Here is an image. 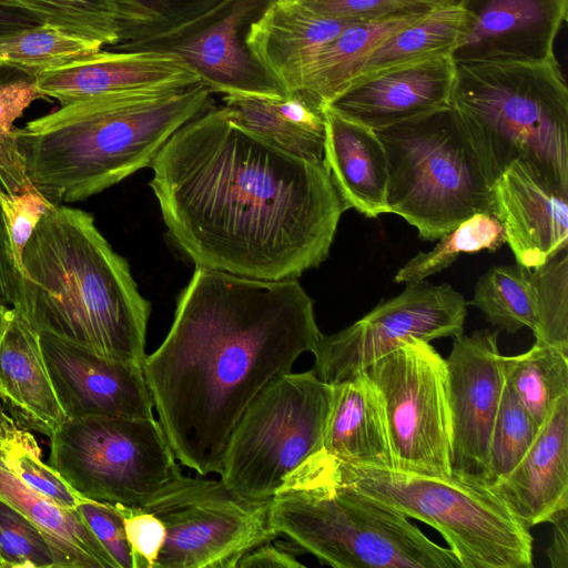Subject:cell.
<instances>
[{
	"instance_id": "74e56055",
	"label": "cell",
	"mask_w": 568,
	"mask_h": 568,
	"mask_svg": "<svg viewBox=\"0 0 568 568\" xmlns=\"http://www.w3.org/2000/svg\"><path fill=\"white\" fill-rule=\"evenodd\" d=\"M534 270L538 284L536 342L568 353V247Z\"/></svg>"
},
{
	"instance_id": "ee69618b",
	"label": "cell",
	"mask_w": 568,
	"mask_h": 568,
	"mask_svg": "<svg viewBox=\"0 0 568 568\" xmlns=\"http://www.w3.org/2000/svg\"><path fill=\"white\" fill-rule=\"evenodd\" d=\"M114 505L123 518L132 568H155L165 541L163 523L140 506Z\"/></svg>"
},
{
	"instance_id": "ba28073f",
	"label": "cell",
	"mask_w": 568,
	"mask_h": 568,
	"mask_svg": "<svg viewBox=\"0 0 568 568\" xmlns=\"http://www.w3.org/2000/svg\"><path fill=\"white\" fill-rule=\"evenodd\" d=\"M387 156L389 213L435 241L476 213L495 214L493 183L452 108L376 131Z\"/></svg>"
},
{
	"instance_id": "1f68e13d",
	"label": "cell",
	"mask_w": 568,
	"mask_h": 568,
	"mask_svg": "<svg viewBox=\"0 0 568 568\" xmlns=\"http://www.w3.org/2000/svg\"><path fill=\"white\" fill-rule=\"evenodd\" d=\"M468 304L508 333L524 327L534 333L538 323V284L534 267L518 263L490 267L478 278Z\"/></svg>"
},
{
	"instance_id": "836d02e7",
	"label": "cell",
	"mask_w": 568,
	"mask_h": 568,
	"mask_svg": "<svg viewBox=\"0 0 568 568\" xmlns=\"http://www.w3.org/2000/svg\"><path fill=\"white\" fill-rule=\"evenodd\" d=\"M428 252H419L395 274L396 283H417L450 266L460 254L496 251L506 243L499 219L493 213H476L438 239Z\"/></svg>"
},
{
	"instance_id": "83f0119b",
	"label": "cell",
	"mask_w": 568,
	"mask_h": 568,
	"mask_svg": "<svg viewBox=\"0 0 568 568\" xmlns=\"http://www.w3.org/2000/svg\"><path fill=\"white\" fill-rule=\"evenodd\" d=\"M427 13L352 21L321 51L301 92L328 104L349 85L377 45Z\"/></svg>"
},
{
	"instance_id": "4fadbf2b",
	"label": "cell",
	"mask_w": 568,
	"mask_h": 568,
	"mask_svg": "<svg viewBox=\"0 0 568 568\" xmlns=\"http://www.w3.org/2000/svg\"><path fill=\"white\" fill-rule=\"evenodd\" d=\"M467 303L449 284L426 281L406 284L397 296L383 301L352 325L322 335L313 355L314 373L335 385L415 337L430 342L464 333Z\"/></svg>"
},
{
	"instance_id": "d4e9b609",
	"label": "cell",
	"mask_w": 568,
	"mask_h": 568,
	"mask_svg": "<svg viewBox=\"0 0 568 568\" xmlns=\"http://www.w3.org/2000/svg\"><path fill=\"white\" fill-rule=\"evenodd\" d=\"M323 450L338 462L394 468L382 394L365 371L333 385Z\"/></svg>"
},
{
	"instance_id": "7dc6e473",
	"label": "cell",
	"mask_w": 568,
	"mask_h": 568,
	"mask_svg": "<svg viewBox=\"0 0 568 568\" xmlns=\"http://www.w3.org/2000/svg\"><path fill=\"white\" fill-rule=\"evenodd\" d=\"M552 537L546 549L552 568H568V510L559 514L552 521Z\"/></svg>"
},
{
	"instance_id": "ac0fdd59",
	"label": "cell",
	"mask_w": 568,
	"mask_h": 568,
	"mask_svg": "<svg viewBox=\"0 0 568 568\" xmlns=\"http://www.w3.org/2000/svg\"><path fill=\"white\" fill-rule=\"evenodd\" d=\"M495 215L516 262L536 267L568 247V187L515 161L493 185Z\"/></svg>"
},
{
	"instance_id": "3957f363",
	"label": "cell",
	"mask_w": 568,
	"mask_h": 568,
	"mask_svg": "<svg viewBox=\"0 0 568 568\" xmlns=\"http://www.w3.org/2000/svg\"><path fill=\"white\" fill-rule=\"evenodd\" d=\"M39 334L143 365L150 303L92 214L53 205L22 253L11 302Z\"/></svg>"
},
{
	"instance_id": "d590c367",
	"label": "cell",
	"mask_w": 568,
	"mask_h": 568,
	"mask_svg": "<svg viewBox=\"0 0 568 568\" xmlns=\"http://www.w3.org/2000/svg\"><path fill=\"white\" fill-rule=\"evenodd\" d=\"M33 435L0 407V458L26 485L58 506L74 509L81 501L64 479L40 458Z\"/></svg>"
},
{
	"instance_id": "8fae6325",
	"label": "cell",
	"mask_w": 568,
	"mask_h": 568,
	"mask_svg": "<svg viewBox=\"0 0 568 568\" xmlns=\"http://www.w3.org/2000/svg\"><path fill=\"white\" fill-rule=\"evenodd\" d=\"M270 501L241 498L221 479L181 474L140 506L165 528L155 568H235L247 551L278 537Z\"/></svg>"
},
{
	"instance_id": "f546056e",
	"label": "cell",
	"mask_w": 568,
	"mask_h": 568,
	"mask_svg": "<svg viewBox=\"0 0 568 568\" xmlns=\"http://www.w3.org/2000/svg\"><path fill=\"white\" fill-rule=\"evenodd\" d=\"M464 23V11L458 2L428 12L377 45L348 87L405 64L452 55L463 34Z\"/></svg>"
},
{
	"instance_id": "f35d334b",
	"label": "cell",
	"mask_w": 568,
	"mask_h": 568,
	"mask_svg": "<svg viewBox=\"0 0 568 568\" xmlns=\"http://www.w3.org/2000/svg\"><path fill=\"white\" fill-rule=\"evenodd\" d=\"M0 559L3 568H58L41 528L1 497Z\"/></svg>"
},
{
	"instance_id": "c3c4849f",
	"label": "cell",
	"mask_w": 568,
	"mask_h": 568,
	"mask_svg": "<svg viewBox=\"0 0 568 568\" xmlns=\"http://www.w3.org/2000/svg\"><path fill=\"white\" fill-rule=\"evenodd\" d=\"M36 24L23 14L0 6V34Z\"/></svg>"
},
{
	"instance_id": "6da1fadb",
	"label": "cell",
	"mask_w": 568,
	"mask_h": 568,
	"mask_svg": "<svg viewBox=\"0 0 568 568\" xmlns=\"http://www.w3.org/2000/svg\"><path fill=\"white\" fill-rule=\"evenodd\" d=\"M168 234L195 266L293 280L329 254L348 210L323 162L286 153L211 108L151 163Z\"/></svg>"
},
{
	"instance_id": "5b68a950",
	"label": "cell",
	"mask_w": 568,
	"mask_h": 568,
	"mask_svg": "<svg viewBox=\"0 0 568 568\" xmlns=\"http://www.w3.org/2000/svg\"><path fill=\"white\" fill-rule=\"evenodd\" d=\"M270 524L334 568H463L407 517L343 484L323 449L284 479Z\"/></svg>"
},
{
	"instance_id": "8d00e7d4",
	"label": "cell",
	"mask_w": 568,
	"mask_h": 568,
	"mask_svg": "<svg viewBox=\"0 0 568 568\" xmlns=\"http://www.w3.org/2000/svg\"><path fill=\"white\" fill-rule=\"evenodd\" d=\"M538 427L505 383L491 429L486 484L491 486L506 477L527 453Z\"/></svg>"
},
{
	"instance_id": "52a82bcc",
	"label": "cell",
	"mask_w": 568,
	"mask_h": 568,
	"mask_svg": "<svg viewBox=\"0 0 568 568\" xmlns=\"http://www.w3.org/2000/svg\"><path fill=\"white\" fill-rule=\"evenodd\" d=\"M331 458L343 484L435 528L463 568L534 566L529 529L489 485L452 475L358 466Z\"/></svg>"
},
{
	"instance_id": "bcb514c9",
	"label": "cell",
	"mask_w": 568,
	"mask_h": 568,
	"mask_svg": "<svg viewBox=\"0 0 568 568\" xmlns=\"http://www.w3.org/2000/svg\"><path fill=\"white\" fill-rule=\"evenodd\" d=\"M16 277L17 268L0 205V306L11 305L16 288Z\"/></svg>"
},
{
	"instance_id": "2e32d148",
	"label": "cell",
	"mask_w": 568,
	"mask_h": 568,
	"mask_svg": "<svg viewBox=\"0 0 568 568\" xmlns=\"http://www.w3.org/2000/svg\"><path fill=\"white\" fill-rule=\"evenodd\" d=\"M40 345L65 417H154L142 365L106 358L48 334H40Z\"/></svg>"
},
{
	"instance_id": "60d3db41",
	"label": "cell",
	"mask_w": 568,
	"mask_h": 568,
	"mask_svg": "<svg viewBox=\"0 0 568 568\" xmlns=\"http://www.w3.org/2000/svg\"><path fill=\"white\" fill-rule=\"evenodd\" d=\"M222 0H130L136 19V39L143 41L211 10ZM131 43V42H129Z\"/></svg>"
},
{
	"instance_id": "30bf717a",
	"label": "cell",
	"mask_w": 568,
	"mask_h": 568,
	"mask_svg": "<svg viewBox=\"0 0 568 568\" xmlns=\"http://www.w3.org/2000/svg\"><path fill=\"white\" fill-rule=\"evenodd\" d=\"M48 465L82 498L124 506L182 474L154 417H67L50 436Z\"/></svg>"
},
{
	"instance_id": "b9f144b4",
	"label": "cell",
	"mask_w": 568,
	"mask_h": 568,
	"mask_svg": "<svg viewBox=\"0 0 568 568\" xmlns=\"http://www.w3.org/2000/svg\"><path fill=\"white\" fill-rule=\"evenodd\" d=\"M0 205L17 272L23 250L42 216L53 206L37 189L9 194L0 186Z\"/></svg>"
},
{
	"instance_id": "ab89813d",
	"label": "cell",
	"mask_w": 568,
	"mask_h": 568,
	"mask_svg": "<svg viewBox=\"0 0 568 568\" xmlns=\"http://www.w3.org/2000/svg\"><path fill=\"white\" fill-rule=\"evenodd\" d=\"M313 10L345 20L386 19L430 12L458 0H300Z\"/></svg>"
},
{
	"instance_id": "4316f807",
	"label": "cell",
	"mask_w": 568,
	"mask_h": 568,
	"mask_svg": "<svg viewBox=\"0 0 568 568\" xmlns=\"http://www.w3.org/2000/svg\"><path fill=\"white\" fill-rule=\"evenodd\" d=\"M0 497L41 528L58 568H118L75 508H62L30 488L1 458Z\"/></svg>"
},
{
	"instance_id": "44dd1931",
	"label": "cell",
	"mask_w": 568,
	"mask_h": 568,
	"mask_svg": "<svg viewBox=\"0 0 568 568\" xmlns=\"http://www.w3.org/2000/svg\"><path fill=\"white\" fill-rule=\"evenodd\" d=\"M490 487L529 530L568 510V395L555 404L521 460Z\"/></svg>"
},
{
	"instance_id": "9a60e30c",
	"label": "cell",
	"mask_w": 568,
	"mask_h": 568,
	"mask_svg": "<svg viewBox=\"0 0 568 568\" xmlns=\"http://www.w3.org/2000/svg\"><path fill=\"white\" fill-rule=\"evenodd\" d=\"M498 332L454 337L446 359L452 417V476L486 484L489 443L505 386Z\"/></svg>"
},
{
	"instance_id": "681fc988",
	"label": "cell",
	"mask_w": 568,
	"mask_h": 568,
	"mask_svg": "<svg viewBox=\"0 0 568 568\" xmlns=\"http://www.w3.org/2000/svg\"><path fill=\"white\" fill-rule=\"evenodd\" d=\"M0 568H3V564H2V561H1V559H0Z\"/></svg>"
},
{
	"instance_id": "d6986e66",
	"label": "cell",
	"mask_w": 568,
	"mask_h": 568,
	"mask_svg": "<svg viewBox=\"0 0 568 568\" xmlns=\"http://www.w3.org/2000/svg\"><path fill=\"white\" fill-rule=\"evenodd\" d=\"M455 75L452 55H437L357 82L326 105L378 131L450 108Z\"/></svg>"
},
{
	"instance_id": "277c9868",
	"label": "cell",
	"mask_w": 568,
	"mask_h": 568,
	"mask_svg": "<svg viewBox=\"0 0 568 568\" xmlns=\"http://www.w3.org/2000/svg\"><path fill=\"white\" fill-rule=\"evenodd\" d=\"M203 84L92 97L16 129L28 178L53 205L83 201L150 166L186 122L211 109Z\"/></svg>"
},
{
	"instance_id": "603a6c76",
	"label": "cell",
	"mask_w": 568,
	"mask_h": 568,
	"mask_svg": "<svg viewBox=\"0 0 568 568\" xmlns=\"http://www.w3.org/2000/svg\"><path fill=\"white\" fill-rule=\"evenodd\" d=\"M0 400L49 437L67 418L45 366L40 334L12 306H0Z\"/></svg>"
},
{
	"instance_id": "e0dca14e",
	"label": "cell",
	"mask_w": 568,
	"mask_h": 568,
	"mask_svg": "<svg viewBox=\"0 0 568 568\" xmlns=\"http://www.w3.org/2000/svg\"><path fill=\"white\" fill-rule=\"evenodd\" d=\"M464 31L452 53L456 63L542 61L555 57L567 21L568 0H458Z\"/></svg>"
},
{
	"instance_id": "9c48e42d",
	"label": "cell",
	"mask_w": 568,
	"mask_h": 568,
	"mask_svg": "<svg viewBox=\"0 0 568 568\" xmlns=\"http://www.w3.org/2000/svg\"><path fill=\"white\" fill-rule=\"evenodd\" d=\"M334 386L314 371L272 378L251 400L226 442L220 479L241 498L271 500L323 439Z\"/></svg>"
},
{
	"instance_id": "f6af8a7d",
	"label": "cell",
	"mask_w": 568,
	"mask_h": 568,
	"mask_svg": "<svg viewBox=\"0 0 568 568\" xmlns=\"http://www.w3.org/2000/svg\"><path fill=\"white\" fill-rule=\"evenodd\" d=\"M239 568H300L304 567L285 547L264 542L247 551L239 561Z\"/></svg>"
},
{
	"instance_id": "4dcf8cb0",
	"label": "cell",
	"mask_w": 568,
	"mask_h": 568,
	"mask_svg": "<svg viewBox=\"0 0 568 568\" xmlns=\"http://www.w3.org/2000/svg\"><path fill=\"white\" fill-rule=\"evenodd\" d=\"M506 384L539 428L555 404L568 395V353L535 342L525 353L504 356Z\"/></svg>"
},
{
	"instance_id": "7c38bea8",
	"label": "cell",
	"mask_w": 568,
	"mask_h": 568,
	"mask_svg": "<svg viewBox=\"0 0 568 568\" xmlns=\"http://www.w3.org/2000/svg\"><path fill=\"white\" fill-rule=\"evenodd\" d=\"M365 372L384 400L394 468L450 476L452 417L446 359L429 342L412 337Z\"/></svg>"
},
{
	"instance_id": "7402d4cb",
	"label": "cell",
	"mask_w": 568,
	"mask_h": 568,
	"mask_svg": "<svg viewBox=\"0 0 568 568\" xmlns=\"http://www.w3.org/2000/svg\"><path fill=\"white\" fill-rule=\"evenodd\" d=\"M352 21L322 14L300 0H276L253 26L247 43L288 97L303 90L321 51Z\"/></svg>"
},
{
	"instance_id": "484cf974",
	"label": "cell",
	"mask_w": 568,
	"mask_h": 568,
	"mask_svg": "<svg viewBox=\"0 0 568 568\" xmlns=\"http://www.w3.org/2000/svg\"><path fill=\"white\" fill-rule=\"evenodd\" d=\"M223 102L230 119L244 130L294 156L323 162L325 105L306 93L288 97L229 94Z\"/></svg>"
},
{
	"instance_id": "7a4b0ae2",
	"label": "cell",
	"mask_w": 568,
	"mask_h": 568,
	"mask_svg": "<svg viewBox=\"0 0 568 568\" xmlns=\"http://www.w3.org/2000/svg\"><path fill=\"white\" fill-rule=\"evenodd\" d=\"M297 278L258 280L195 266L174 320L142 365L176 460L220 474L230 434L257 393L322 337Z\"/></svg>"
},
{
	"instance_id": "7bdbcfd3",
	"label": "cell",
	"mask_w": 568,
	"mask_h": 568,
	"mask_svg": "<svg viewBox=\"0 0 568 568\" xmlns=\"http://www.w3.org/2000/svg\"><path fill=\"white\" fill-rule=\"evenodd\" d=\"M118 568H132L123 518L114 504L82 498L75 507Z\"/></svg>"
},
{
	"instance_id": "e575fe53",
	"label": "cell",
	"mask_w": 568,
	"mask_h": 568,
	"mask_svg": "<svg viewBox=\"0 0 568 568\" xmlns=\"http://www.w3.org/2000/svg\"><path fill=\"white\" fill-rule=\"evenodd\" d=\"M38 99L43 95L36 77L0 64V186L9 194L36 189L28 178L13 123Z\"/></svg>"
},
{
	"instance_id": "cb8c5ba5",
	"label": "cell",
	"mask_w": 568,
	"mask_h": 568,
	"mask_svg": "<svg viewBox=\"0 0 568 568\" xmlns=\"http://www.w3.org/2000/svg\"><path fill=\"white\" fill-rule=\"evenodd\" d=\"M323 163L346 204L366 217L389 213L388 164L376 131L325 105Z\"/></svg>"
},
{
	"instance_id": "f1b7e54d",
	"label": "cell",
	"mask_w": 568,
	"mask_h": 568,
	"mask_svg": "<svg viewBox=\"0 0 568 568\" xmlns=\"http://www.w3.org/2000/svg\"><path fill=\"white\" fill-rule=\"evenodd\" d=\"M0 6L34 23H48L102 47L136 39V19L130 0H0Z\"/></svg>"
},
{
	"instance_id": "ffe728a7",
	"label": "cell",
	"mask_w": 568,
	"mask_h": 568,
	"mask_svg": "<svg viewBox=\"0 0 568 568\" xmlns=\"http://www.w3.org/2000/svg\"><path fill=\"white\" fill-rule=\"evenodd\" d=\"M202 83L176 57L152 50H101L37 78L43 98L61 105L114 93L178 90Z\"/></svg>"
},
{
	"instance_id": "d6a6232c",
	"label": "cell",
	"mask_w": 568,
	"mask_h": 568,
	"mask_svg": "<svg viewBox=\"0 0 568 568\" xmlns=\"http://www.w3.org/2000/svg\"><path fill=\"white\" fill-rule=\"evenodd\" d=\"M103 47L48 23H36L0 34V64L36 78L101 51Z\"/></svg>"
},
{
	"instance_id": "8992f818",
	"label": "cell",
	"mask_w": 568,
	"mask_h": 568,
	"mask_svg": "<svg viewBox=\"0 0 568 568\" xmlns=\"http://www.w3.org/2000/svg\"><path fill=\"white\" fill-rule=\"evenodd\" d=\"M450 108L493 185L525 161L568 187V88L556 57L456 63Z\"/></svg>"
},
{
	"instance_id": "5bb4252c",
	"label": "cell",
	"mask_w": 568,
	"mask_h": 568,
	"mask_svg": "<svg viewBox=\"0 0 568 568\" xmlns=\"http://www.w3.org/2000/svg\"><path fill=\"white\" fill-rule=\"evenodd\" d=\"M275 1L222 0L185 24L143 41L118 44L114 49L172 54L212 93L284 97L247 43L253 26Z\"/></svg>"
}]
</instances>
